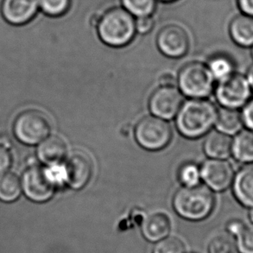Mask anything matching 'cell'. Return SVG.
Returning a JSON list of instances; mask_svg holds the SVG:
<instances>
[{"instance_id":"obj_1","label":"cell","mask_w":253,"mask_h":253,"mask_svg":"<svg viewBox=\"0 0 253 253\" xmlns=\"http://www.w3.org/2000/svg\"><path fill=\"white\" fill-rule=\"evenodd\" d=\"M218 109L205 99H191L181 106L175 116V126L183 137L189 139L202 137L215 126Z\"/></svg>"},{"instance_id":"obj_2","label":"cell","mask_w":253,"mask_h":253,"mask_svg":"<svg viewBox=\"0 0 253 253\" xmlns=\"http://www.w3.org/2000/svg\"><path fill=\"white\" fill-rule=\"evenodd\" d=\"M99 40L111 48H123L133 40L137 33L135 17L123 7H113L99 17L96 25Z\"/></svg>"},{"instance_id":"obj_3","label":"cell","mask_w":253,"mask_h":253,"mask_svg":"<svg viewBox=\"0 0 253 253\" xmlns=\"http://www.w3.org/2000/svg\"><path fill=\"white\" fill-rule=\"evenodd\" d=\"M216 199L207 185L182 186L174 194L173 208L178 215L190 221L207 219L215 208Z\"/></svg>"},{"instance_id":"obj_4","label":"cell","mask_w":253,"mask_h":253,"mask_svg":"<svg viewBox=\"0 0 253 253\" xmlns=\"http://www.w3.org/2000/svg\"><path fill=\"white\" fill-rule=\"evenodd\" d=\"M177 83L182 94L191 99H205L214 89L212 73L202 62H190L182 67L178 75Z\"/></svg>"},{"instance_id":"obj_5","label":"cell","mask_w":253,"mask_h":253,"mask_svg":"<svg viewBox=\"0 0 253 253\" xmlns=\"http://www.w3.org/2000/svg\"><path fill=\"white\" fill-rule=\"evenodd\" d=\"M51 131V123L46 113L38 109H28L17 115L13 124V133L18 141L28 145L41 143Z\"/></svg>"},{"instance_id":"obj_6","label":"cell","mask_w":253,"mask_h":253,"mask_svg":"<svg viewBox=\"0 0 253 253\" xmlns=\"http://www.w3.org/2000/svg\"><path fill=\"white\" fill-rule=\"evenodd\" d=\"M134 136L137 144L144 150L158 151L168 146L173 131L166 120L153 115L144 117L137 122Z\"/></svg>"},{"instance_id":"obj_7","label":"cell","mask_w":253,"mask_h":253,"mask_svg":"<svg viewBox=\"0 0 253 253\" xmlns=\"http://www.w3.org/2000/svg\"><path fill=\"white\" fill-rule=\"evenodd\" d=\"M252 95L253 90L247 76L239 73L220 80L215 87L216 99L220 106L226 108H242Z\"/></svg>"},{"instance_id":"obj_8","label":"cell","mask_w":253,"mask_h":253,"mask_svg":"<svg viewBox=\"0 0 253 253\" xmlns=\"http://www.w3.org/2000/svg\"><path fill=\"white\" fill-rule=\"evenodd\" d=\"M22 188L24 195L32 202H48L55 194V185L46 167L31 166L24 171L22 177Z\"/></svg>"},{"instance_id":"obj_9","label":"cell","mask_w":253,"mask_h":253,"mask_svg":"<svg viewBox=\"0 0 253 253\" xmlns=\"http://www.w3.org/2000/svg\"><path fill=\"white\" fill-rule=\"evenodd\" d=\"M183 97L174 85H161L155 90L149 100V108L154 116L169 120L177 115Z\"/></svg>"},{"instance_id":"obj_10","label":"cell","mask_w":253,"mask_h":253,"mask_svg":"<svg viewBox=\"0 0 253 253\" xmlns=\"http://www.w3.org/2000/svg\"><path fill=\"white\" fill-rule=\"evenodd\" d=\"M156 42L163 55L169 58L179 59L188 53L190 41L183 28L169 24L158 32Z\"/></svg>"},{"instance_id":"obj_11","label":"cell","mask_w":253,"mask_h":253,"mask_svg":"<svg viewBox=\"0 0 253 253\" xmlns=\"http://www.w3.org/2000/svg\"><path fill=\"white\" fill-rule=\"evenodd\" d=\"M202 179L212 191L223 192L232 187L235 171L226 159L210 158L201 167Z\"/></svg>"},{"instance_id":"obj_12","label":"cell","mask_w":253,"mask_h":253,"mask_svg":"<svg viewBox=\"0 0 253 253\" xmlns=\"http://www.w3.org/2000/svg\"><path fill=\"white\" fill-rule=\"evenodd\" d=\"M68 173V185L76 190H81L88 184L93 174V162L88 154L76 151L65 161Z\"/></svg>"},{"instance_id":"obj_13","label":"cell","mask_w":253,"mask_h":253,"mask_svg":"<svg viewBox=\"0 0 253 253\" xmlns=\"http://www.w3.org/2000/svg\"><path fill=\"white\" fill-rule=\"evenodd\" d=\"M39 8V0H3L1 12L3 18L13 25L26 24Z\"/></svg>"},{"instance_id":"obj_14","label":"cell","mask_w":253,"mask_h":253,"mask_svg":"<svg viewBox=\"0 0 253 253\" xmlns=\"http://www.w3.org/2000/svg\"><path fill=\"white\" fill-rule=\"evenodd\" d=\"M37 155L38 159L46 166L62 164L67 159L68 145L62 137L51 135L39 144Z\"/></svg>"},{"instance_id":"obj_15","label":"cell","mask_w":253,"mask_h":253,"mask_svg":"<svg viewBox=\"0 0 253 253\" xmlns=\"http://www.w3.org/2000/svg\"><path fill=\"white\" fill-rule=\"evenodd\" d=\"M233 195L245 208H253V163L237 172L232 184Z\"/></svg>"},{"instance_id":"obj_16","label":"cell","mask_w":253,"mask_h":253,"mask_svg":"<svg viewBox=\"0 0 253 253\" xmlns=\"http://www.w3.org/2000/svg\"><path fill=\"white\" fill-rule=\"evenodd\" d=\"M171 230V220L165 212H153L143 220L141 232L145 240L158 242L169 236Z\"/></svg>"},{"instance_id":"obj_17","label":"cell","mask_w":253,"mask_h":253,"mask_svg":"<svg viewBox=\"0 0 253 253\" xmlns=\"http://www.w3.org/2000/svg\"><path fill=\"white\" fill-rule=\"evenodd\" d=\"M230 38L235 44L241 48L253 46V17L240 13L229 23Z\"/></svg>"},{"instance_id":"obj_18","label":"cell","mask_w":253,"mask_h":253,"mask_svg":"<svg viewBox=\"0 0 253 253\" xmlns=\"http://www.w3.org/2000/svg\"><path fill=\"white\" fill-rule=\"evenodd\" d=\"M233 139L229 135L219 130H212L205 138L203 149L210 158L226 159L232 155Z\"/></svg>"},{"instance_id":"obj_19","label":"cell","mask_w":253,"mask_h":253,"mask_svg":"<svg viewBox=\"0 0 253 253\" xmlns=\"http://www.w3.org/2000/svg\"><path fill=\"white\" fill-rule=\"evenodd\" d=\"M232 156L241 164L253 163V130L246 128L235 135L232 144Z\"/></svg>"},{"instance_id":"obj_20","label":"cell","mask_w":253,"mask_h":253,"mask_svg":"<svg viewBox=\"0 0 253 253\" xmlns=\"http://www.w3.org/2000/svg\"><path fill=\"white\" fill-rule=\"evenodd\" d=\"M215 126L217 130L229 136L236 135L243 130V119L239 109L222 107L218 112Z\"/></svg>"},{"instance_id":"obj_21","label":"cell","mask_w":253,"mask_h":253,"mask_svg":"<svg viewBox=\"0 0 253 253\" xmlns=\"http://www.w3.org/2000/svg\"><path fill=\"white\" fill-rule=\"evenodd\" d=\"M22 184L17 174L12 172L0 174V201L15 202L20 196Z\"/></svg>"},{"instance_id":"obj_22","label":"cell","mask_w":253,"mask_h":253,"mask_svg":"<svg viewBox=\"0 0 253 253\" xmlns=\"http://www.w3.org/2000/svg\"><path fill=\"white\" fill-rule=\"evenodd\" d=\"M214 80L218 82L235 73V63L226 55H216L209 60L208 64Z\"/></svg>"},{"instance_id":"obj_23","label":"cell","mask_w":253,"mask_h":253,"mask_svg":"<svg viewBox=\"0 0 253 253\" xmlns=\"http://www.w3.org/2000/svg\"><path fill=\"white\" fill-rule=\"evenodd\" d=\"M121 7L135 18L152 16L156 10L157 0H120Z\"/></svg>"},{"instance_id":"obj_24","label":"cell","mask_w":253,"mask_h":253,"mask_svg":"<svg viewBox=\"0 0 253 253\" xmlns=\"http://www.w3.org/2000/svg\"><path fill=\"white\" fill-rule=\"evenodd\" d=\"M177 176L182 186L192 187L200 184L202 180L201 168L194 163H186L179 169Z\"/></svg>"},{"instance_id":"obj_25","label":"cell","mask_w":253,"mask_h":253,"mask_svg":"<svg viewBox=\"0 0 253 253\" xmlns=\"http://www.w3.org/2000/svg\"><path fill=\"white\" fill-rule=\"evenodd\" d=\"M71 0H39V7L48 17H60L68 13Z\"/></svg>"},{"instance_id":"obj_26","label":"cell","mask_w":253,"mask_h":253,"mask_svg":"<svg viewBox=\"0 0 253 253\" xmlns=\"http://www.w3.org/2000/svg\"><path fill=\"white\" fill-rule=\"evenodd\" d=\"M208 252L209 253H236V243L229 233L219 234L209 242Z\"/></svg>"},{"instance_id":"obj_27","label":"cell","mask_w":253,"mask_h":253,"mask_svg":"<svg viewBox=\"0 0 253 253\" xmlns=\"http://www.w3.org/2000/svg\"><path fill=\"white\" fill-rule=\"evenodd\" d=\"M186 247L177 237H166L156 244L152 253H185Z\"/></svg>"},{"instance_id":"obj_28","label":"cell","mask_w":253,"mask_h":253,"mask_svg":"<svg viewBox=\"0 0 253 253\" xmlns=\"http://www.w3.org/2000/svg\"><path fill=\"white\" fill-rule=\"evenodd\" d=\"M236 238V247L239 253H253V226H247Z\"/></svg>"},{"instance_id":"obj_29","label":"cell","mask_w":253,"mask_h":253,"mask_svg":"<svg viewBox=\"0 0 253 253\" xmlns=\"http://www.w3.org/2000/svg\"><path fill=\"white\" fill-rule=\"evenodd\" d=\"M135 25L137 33L146 35L150 33L155 26V21L152 16L135 18Z\"/></svg>"},{"instance_id":"obj_30","label":"cell","mask_w":253,"mask_h":253,"mask_svg":"<svg viewBox=\"0 0 253 253\" xmlns=\"http://www.w3.org/2000/svg\"><path fill=\"white\" fill-rule=\"evenodd\" d=\"M242 119H243L244 126L249 130H253V98L242 107Z\"/></svg>"},{"instance_id":"obj_31","label":"cell","mask_w":253,"mask_h":253,"mask_svg":"<svg viewBox=\"0 0 253 253\" xmlns=\"http://www.w3.org/2000/svg\"><path fill=\"white\" fill-rule=\"evenodd\" d=\"M12 163V157L8 148L0 144V174L6 172Z\"/></svg>"},{"instance_id":"obj_32","label":"cell","mask_w":253,"mask_h":253,"mask_svg":"<svg viewBox=\"0 0 253 253\" xmlns=\"http://www.w3.org/2000/svg\"><path fill=\"white\" fill-rule=\"evenodd\" d=\"M247 225L240 219H233L226 225V231L232 236H238L245 228Z\"/></svg>"},{"instance_id":"obj_33","label":"cell","mask_w":253,"mask_h":253,"mask_svg":"<svg viewBox=\"0 0 253 253\" xmlns=\"http://www.w3.org/2000/svg\"><path fill=\"white\" fill-rule=\"evenodd\" d=\"M236 3L240 13L253 17V0H236Z\"/></svg>"},{"instance_id":"obj_34","label":"cell","mask_w":253,"mask_h":253,"mask_svg":"<svg viewBox=\"0 0 253 253\" xmlns=\"http://www.w3.org/2000/svg\"><path fill=\"white\" fill-rule=\"evenodd\" d=\"M160 84L161 85H174L176 80L174 78V76L170 74V73H166L164 74L163 76L160 77Z\"/></svg>"},{"instance_id":"obj_35","label":"cell","mask_w":253,"mask_h":253,"mask_svg":"<svg viewBox=\"0 0 253 253\" xmlns=\"http://www.w3.org/2000/svg\"><path fill=\"white\" fill-rule=\"evenodd\" d=\"M247 76L248 83L250 84L251 88L253 90V64L247 70V76Z\"/></svg>"},{"instance_id":"obj_36","label":"cell","mask_w":253,"mask_h":253,"mask_svg":"<svg viewBox=\"0 0 253 253\" xmlns=\"http://www.w3.org/2000/svg\"><path fill=\"white\" fill-rule=\"evenodd\" d=\"M249 218H250L251 221L253 223V208L251 209L250 212H249Z\"/></svg>"},{"instance_id":"obj_37","label":"cell","mask_w":253,"mask_h":253,"mask_svg":"<svg viewBox=\"0 0 253 253\" xmlns=\"http://www.w3.org/2000/svg\"><path fill=\"white\" fill-rule=\"evenodd\" d=\"M161 2H164V3H171V2H174L175 0H160Z\"/></svg>"},{"instance_id":"obj_38","label":"cell","mask_w":253,"mask_h":253,"mask_svg":"<svg viewBox=\"0 0 253 253\" xmlns=\"http://www.w3.org/2000/svg\"><path fill=\"white\" fill-rule=\"evenodd\" d=\"M252 55H253V47H252Z\"/></svg>"}]
</instances>
